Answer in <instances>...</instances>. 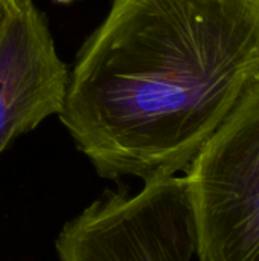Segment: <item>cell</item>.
<instances>
[{"label":"cell","instance_id":"obj_1","mask_svg":"<svg viewBox=\"0 0 259 261\" xmlns=\"http://www.w3.org/2000/svg\"><path fill=\"white\" fill-rule=\"evenodd\" d=\"M259 80V0H111L60 121L104 179L186 171Z\"/></svg>","mask_w":259,"mask_h":261},{"label":"cell","instance_id":"obj_2","mask_svg":"<svg viewBox=\"0 0 259 261\" xmlns=\"http://www.w3.org/2000/svg\"><path fill=\"white\" fill-rule=\"evenodd\" d=\"M198 261H259V80L185 171Z\"/></svg>","mask_w":259,"mask_h":261},{"label":"cell","instance_id":"obj_3","mask_svg":"<svg viewBox=\"0 0 259 261\" xmlns=\"http://www.w3.org/2000/svg\"><path fill=\"white\" fill-rule=\"evenodd\" d=\"M60 261H192L195 229L185 176L143 182L139 193L105 191L64 223Z\"/></svg>","mask_w":259,"mask_h":261},{"label":"cell","instance_id":"obj_4","mask_svg":"<svg viewBox=\"0 0 259 261\" xmlns=\"http://www.w3.org/2000/svg\"><path fill=\"white\" fill-rule=\"evenodd\" d=\"M69 73L44 14L34 0H17L0 34V154L18 136L60 115Z\"/></svg>","mask_w":259,"mask_h":261},{"label":"cell","instance_id":"obj_5","mask_svg":"<svg viewBox=\"0 0 259 261\" xmlns=\"http://www.w3.org/2000/svg\"><path fill=\"white\" fill-rule=\"evenodd\" d=\"M15 2L17 0H0V34L5 29V24L15 6Z\"/></svg>","mask_w":259,"mask_h":261},{"label":"cell","instance_id":"obj_6","mask_svg":"<svg viewBox=\"0 0 259 261\" xmlns=\"http://www.w3.org/2000/svg\"><path fill=\"white\" fill-rule=\"evenodd\" d=\"M55 2H58V3H72L75 0H55Z\"/></svg>","mask_w":259,"mask_h":261}]
</instances>
